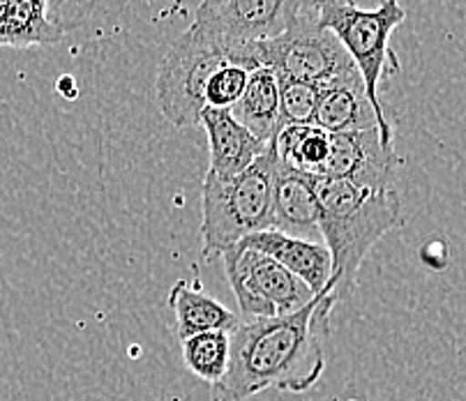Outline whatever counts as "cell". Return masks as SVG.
<instances>
[{"label": "cell", "instance_id": "18", "mask_svg": "<svg viewBox=\"0 0 466 401\" xmlns=\"http://www.w3.org/2000/svg\"><path fill=\"white\" fill-rule=\"evenodd\" d=\"M231 360V332H204L183 342V362L201 381L219 383Z\"/></svg>", "mask_w": 466, "mask_h": 401}, {"label": "cell", "instance_id": "20", "mask_svg": "<svg viewBox=\"0 0 466 401\" xmlns=\"http://www.w3.org/2000/svg\"><path fill=\"white\" fill-rule=\"evenodd\" d=\"M252 72H248L245 67H238L233 63H224L208 81V88H206V105L213 106V109H228L231 111L236 106L240 97H243L245 88H248V81Z\"/></svg>", "mask_w": 466, "mask_h": 401}, {"label": "cell", "instance_id": "9", "mask_svg": "<svg viewBox=\"0 0 466 401\" xmlns=\"http://www.w3.org/2000/svg\"><path fill=\"white\" fill-rule=\"evenodd\" d=\"M400 157L395 145L383 144L381 129L330 134V155L323 178L347 180L365 189H392Z\"/></svg>", "mask_w": 466, "mask_h": 401}, {"label": "cell", "instance_id": "16", "mask_svg": "<svg viewBox=\"0 0 466 401\" xmlns=\"http://www.w3.org/2000/svg\"><path fill=\"white\" fill-rule=\"evenodd\" d=\"M275 155L284 166L300 174L323 178L330 155V134L317 125H289L275 136Z\"/></svg>", "mask_w": 466, "mask_h": 401}, {"label": "cell", "instance_id": "7", "mask_svg": "<svg viewBox=\"0 0 466 401\" xmlns=\"http://www.w3.org/2000/svg\"><path fill=\"white\" fill-rule=\"evenodd\" d=\"M219 256L245 321L287 316L317 297L308 284L257 249L238 243Z\"/></svg>", "mask_w": 466, "mask_h": 401}, {"label": "cell", "instance_id": "6", "mask_svg": "<svg viewBox=\"0 0 466 401\" xmlns=\"http://www.w3.org/2000/svg\"><path fill=\"white\" fill-rule=\"evenodd\" d=\"M228 63V45L198 25H189L164 55L157 75L159 111L176 127L198 123L206 105V88L215 72Z\"/></svg>", "mask_w": 466, "mask_h": 401}, {"label": "cell", "instance_id": "19", "mask_svg": "<svg viewBox=\"0 0 466 401\" xmlns=\"http://www.w3.org/2000/svg\"><path fill=\"white\" fill-rule=\"evenodd\" d=\"M279 84V114L282 125H314L319 105V85L308 81L278 79Z\"/></svg>", "mask_w": 466, "mask_h": 401}, {"label": "cell", "instance_id": "17", "mask_svg": "<svg viewBox=\"0 0 466 401\" xmlns=\"http://www.w3.org/2000/svg\"><path fill=\"white\" fill-rule=\"evenodd\" d=\"M63 37L51 24L46 0H10L7 16L0 25V46H42Z\"/></svg>", "mask_w": 466, "mask_h": 401}, {"label": "cell", "instance_id": "11", "mask_svg": "<svg viewBox=\"0 0 466 401\" xmlns=\"http://www.w3.org/2000/svg\"><path fill=\"white\" fill-rule=\"evenodd\" d=\"M314 125L328 134L362 132L372 127L381 129L377 111L365 93V84L356 67L326 84H319Z\"/></svg>", "mask_w": 466, "mask_h": 401}, {"label": "cell", "instance_id": "12", "mask_svg": "<svg viewBox=\"0 0 466 401\" xmlns=\"http://www.w3.org/2000/svg\"><path fill=\"white\" fill-rule=\"evenodd\" d=\"M240 245L257 252L266 254L279 266L287 267L289 273L296 275L300 282L312 288L314 296H321L326 291L332 275V258L326 245L312 243L308 238H296L278 228H266L240 240Z\"/></svg>", "mask_w": 466, "mask_h": 401}, {"label": "cell", "instance_id": "13", "mask_svg": "<svg viewBox=\"0 0 466 401\" xmlns=\"http://www.w3.org/2000/svg\"><path fill=\"white\" fill-rule=\"evenodd\" d=\"M317 183L319 178L289 169L278 159L273 174V228L296 238L319 233L321 206Z\"/></svg>", "mask_w": 466, "mask_h": 401}, {"label": "cell", "instance_id": "10", "mask_svg": "<svg viewBox=\"0 0 466 401\" xmlns=\"http://www.w3.org/2000/svg\"><path fill=\"white\" fill-rule=\"evenodd\" d=\"M198 125H204L206 134H208L210 164L206 175L219 180V183L238 178L268 148V145L258 144L252 134L233 118L228 109L206 106Z\"/></svg>", "mask_w": 466, "mask_h": 401}, {"label": "cell", "instance_id": "5", "mask_svg": "<svg viewBox=\"0 0 466 401\" xmlns=\"http://www.w3.org/2000/svg\"><path fill=\"white\" fill-rule=\"evenodd\" d=\"M228 63L248 72L270 70L278 79L317 85L356 67L342 42L321 25L314 10L298 12L289 28L275 40L228 46Z\"/></svg>", "mask_w": 466, "mask_h": 401}, {"label": "cell", "instance_id": "8", "mask_svg": "<svg viewBox=\"0 0 466 401\" xmlns=\"http://www.w3.org/2000/svg\"><path fill=\"white\" fill-rule=\"evenodd\" d=\"M298 12V0H201L192 24L228 46L254 45L282 35Z\"/></svg>", "mask_w": 466, "mask_h": 401}, {"label": "cell", "instance_id": "3", "mask_svg": "<svg viewBox=\"0 0 466 401\" xmlns=\"http://www.w3.org/2000/svg\"><path fill=\"white\" fill-rule=\"evenodd\" d=\"M312 10L317 12L321 25L335 33V37L351 55L365 84V93L381 123L383 144L395 145L392 125L383 114L379 93L381 85L400 72V60L390 49V35L397 25L404 24L407 10L400 5V0H381L374 10H365L353 0H323Z\"/></svg>", "mask_w": 466, "mask_h": 401}, {"label": "cell", "instance_id": "14", "mask_svg": "<svg viewBox=\"0 0 466 401\" xmlns=\"http://www.w3.org/2000/svg\"><path fill=\"white\" fill-rule=\"evenodd\" d=\"M231 115L263 145H270L282 132L279 114V84L270 70H254L249 75L243 97L236 102Z\"/></svg>", "mask_w": 466, "mask_h": 401}, {"label": "cell", "instance_id": "1", "mask_svg": "<svg viewBox=\"0 0 466 401\" xmlns=\"http://www.w3.org/2000/svg\"><path fill=\"white\" fill-rule=\"evenodd\" d=\"M339 297L317 296L287 316L240 321L231 332L228 369L210 392V401H248L266 390L308 392L323 376L330 314Z\"/></svg>", "mask_w": 466, "mask_h": 401}, {"label": "cell", "instance_id": "23", "mask_svg": "<svg viewBox=\"0 0 466 401\" xmlns=\"http://www.w3.org/2000/svg\"><path fill=\"white\" fill-rule=\"evenodd\" d=\"M58 93L65 95L67 99H75L76 95H79V90H76V85H75V79H72V76H60Z\"/></svg>", "mask_w": 466, "mask_h": 401}, {"label": "cell", "instance_id": "15", "mask_svg": "<svg viewBox=\"0 0 466 401\" xmlns=\"http://www.w3.org/2000/svg\"><path fill=\"white\" fill-rule=\"evenodd\" d=\"M169 307L174 309L176 337L180 342L204 332H233L240 323V316H236L231 309L192 288L187 282L174 284L169 293Z\"/></svg>", "mask_w": 466, "mask_h": 401}, {"label": "cell", "instance_id": "21", "mask_svg": "<svg viewBox=\"0 0 466 401\" xmlns=\"http://www.w3.org/2000/svg\"><path fill=\"white\" fill-rule=\"evenodd\" d=\"M95 3L97 0H46V7H49V19L60 33H67V30H75L93 15Z\"/></svg>", "mask_w": 466, "mask_h": 401}, {"label": "cell", "instance_id": "4", "mask_svg": "<svg viewBox=\"0 0 466 401\" xmlns=\"http://www.w3.org/2000/svg\"><path fill=\"white\" fill-rule=\"evenodd\" d=\"M273 145L238 178L219 183L206 175L201 187V243L204 254H222L248 236L273 228Z\"/></svg>", "mask_w": 466, "mask_h": 401}, {"label": "cell", "instance_id": "2", "mask_svg": "<svg viewBox=\"0 0 466 401\" xmlns=\"http://www.w3.org/2000/svg\"><path fill=\"white\" fill-rule=\"evenodd\" d=\"M319 233L332 258L326 293L347 297L374 245L402 224V198L395 189H365L347 180L319 178Z\"/></svg>", "mask_w": 466, "mask_h": 401}, {"label": "cell", "instance_id": "22", "mask_svg": "<svg viewBox=\"0 0 466 401\" xmlns=\"http://www.w3.org/2000/svg\"><path fill=\"white\" fill-rule=\"evenodd\" d=\"M298 3H300V10H312V7H317L323 0H298ZM446 5L451 7L455 15L466 16V0H446Z\"/></svg>", "mask_w": 466, "mask_h": 401}, {"label": "cell", "instance_id": "24", "mask_svg": "<svg viewBox=\"0 0 466 401\" xmlns=\"http://www.w3.org/2000/svg\"><path fill=\"white\" fill-rule=\"evenodd\" d=\"M7 7H10V0H0V25H3V21H5Z\"/></svg>", "mask_w": 466, "mask_h": 401}]
</instances>
